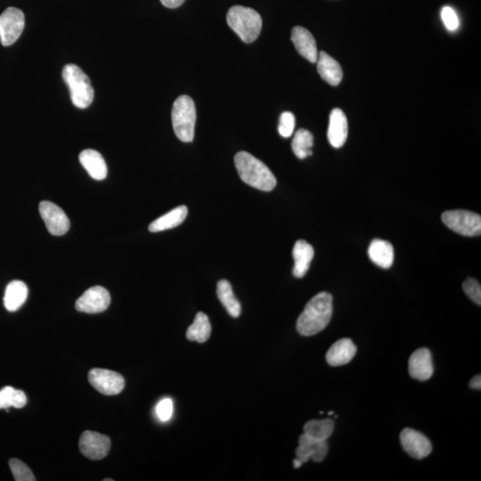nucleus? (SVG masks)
<instances>
[{
	"label": "nucleus",
	"mask_w": 481,
	"mask_h": 481,
	"mask_svg": "<svg viewBox=\"0 0 481 481\" xmlns=\"http://www.w3.org/2000/svg\"><path fill=\"white\" fill-rule=\"evenodd\" d=\"M332 296L323 292L311 298L297 321V331L303 336L316 335L323 331L332 317Z\"/></svg>",
	"instance_id": "f257e3e1"
},
{
	"label": "nucleus",
	"mask_w": 481,
	"mask_h": 481,
	"mask_svg": "<svg viewBox=\"0 0 481 481\" xmlns=\"http://www.w3.org/2000/svg\"><path fill=\"white\" fill-rule=\"evenodd\" d=\"M235 164L242 180L257 189L272 191L276 185V178L269 167L262 160L247 152H240L235 157Z\"/></svg>",
	"instance_id": "f03ea898"
},
{
	"label": "nucleus",
	"mask_w": 481,
	"mask_h": 481,
	"mask_svg": "<svg viewBox=\"0 0 481 481\" xmlns=\"http://www.w3.org/2000/svg\"><path fill=\"white\" fill-rule=\"evenodd\" d=\"M226 21L245 43L255 42L262 29V18L254 9L235 6L229 9Z\"/></svg>",
	"instance_id": "7ed1b4c3"
},
{
	"label": "nucleus",
	"mask_w": 481,
	"mask_h": 481,
	"mask_svg": "<svg viewBox=\"0 0 481 481\" xmlns=\"http://www.w3.org/2000/svg\"><path fill=\"white\" fill-rule=\"evenodd\" d=\"M62 78L70 90L72 103L86 109L92 103L95 92L87 75L78 65L70 64L62 69Z\"/></svg>",
	"instance_id": "20e7f679"
},
{
	"label": "nucleus",
	"mask_w": 481,
	"mask_h": 481,
	"mask_svg": "<svg viewBox=\"0 0 481 481\" xmlns=\"http://www.w3.org/2000/svg\"><path fill=\"white\" fill-rule=\"evenodd\" d=\"M173 128L178 140L185 143L192 142L194 137L196 122V109L194 100L188 96H180L172 107Z\"/></svg>",
	"instance_id": "39448f33"
},
{
	"label": "nucleus",
	"mask_w": 481,
	"mask_h": 481,
	"mask_svg": "<svg viewBox=\"0 0 481 481\" xmlns=\"http://www.w3.org/2000/svg\"><path fill=\"white\" fill-rule=\"evenodd\" d=\"M442 221L457 234L465 237H477L481 233V217L469 210H448L442 214Z\"/></svg>",
	"instance_id": "423d86ee"
},
{
	"label": "nucleus",
	"mask_w": 481,
	"mask_h": 481,
	"mask_svg": "<svg viewBox=\"0 0 481 481\" xmlns=\"http://www.w3.org/2000/svg\"><path fill=\"white\" fill-rule=\"evenodd\" d=\"M25 26L23 11L17 8H6L0 15V42L3 46H11L20 37Z\"/></svg>",
	"instance_id": "0eeeda50"
},
{
	"label": "nucleus",
	"mask_w": 481,
	"mask_h": 481,
	"mask_svg": "<svg viewBox=\"0 0 481 481\" xmlns=\"http://www.w3.org/2000/svg\"><path fill=\"white\" fill-rule=\"evenodd\" d=\"M89 382L97 391L106 396L117 395L125 387V380L121 374L107 369L90 371Z\"/></svg>",
	"instance_id": "6e6552de"
},
{
	"label": "nucleus",
	"mask_w": 481,
	"mask_h": 481,
	"mask_svg": "<svg viewBox=\"0 0 481 481\" xmlns=\"http://www.w3.org/2000/svg\"><path fill=\"white\" fill-rule=\"evenodd\" d=\"M78 448L85 457L90 460H101L109 454L111 440L103 434L87 430L81 434Z\"/></svg>",
	"instance_id": "1a4fd4ad"
},
{
	"label": "nucleus",
	"mask_w": 481,
	"mask_h": 481,
	"mask_svg": "<svg viewBox=\"0 0 481 481\" xmlns=\"http://www.w3.org/2000/svg\"><path fill=\"white\" fill-rule=\"evenodd\" d=\"M40 213L50 234L56 237L64 235L70 229V220L64 210L48 201L40 203Z\"/></svg>",
	"instance_id": "9d476101"
},
{
	"label": "nucleus",
	"mask_w": 481,
	"mask_h": 481,
	"mask_svg": "<svg viewBox=\"0 0 481 481\" xmlns=\"http://www.w3.org/2000/svg\"><path fill=\"white\" fill-rule=\"evenodd\" d=\"M110 303L111 296L109 292L102 286H94L78 298L75 307L78 312L97 314L108 309Z\"/></svg>",
	"instance_id": "9b49d317"
},
{
	"label": "nucleus",
	"mask_w": 481,
	"mask_h": 481,
	"mask_svg": "<svg viewBox=\"0 0 481 481\" xmlns=\"http://www.w3.org/2000/svg\"><path fill=\"white\" fill-rule=\"evenodd\" d=\"M400 441L404 450L414 458H425L432 451L430 440L423 433L410 428H405L402 430Z\"/></svg>",
	"instance_id": "f8f14e48"
},
{
	"label": "nucleus",
	"mask_w": 481,
	"mask_h": 481,
	"mask_svg": "<svg viewBox=\"0 0 481 481\" xmlns=\"http://www.w3.org/2000/svg\"><path fill=\"white\" fill-rule=\"evenodd\" d=\"M328 453L327 440H319L311 438L307 434H303L298 439V446L296 449V458L301 464L307 463L310 459L313 461L322 462Z\"/></svg>",
	"instance_id": "ddd939ff"
},
{
	"label": "nucleus",
	"mask_w": 481,
	"mask_h": 481,
	"mask_svg": "<svg viewBox=\"0 0 481 481\" xmlns=\"http://www.w3.org/2000/svg\"><path fill=\"white\" fill-rule=\"evenodd\" d=\"M292 42L298 53L307 61L315 64L319 58V51L315 37L303 27L296 26L292 31Z\"/></svg>",
	"instance_id": "4468645a"
},
{
	"label": "nucleus",
	"mask_w": 481,
	"mask_h": 481,
	"mask_svg": "<svg viewBox=\"0 0 481 481\" xmlns=\"http://www.w3.org/2000/svg\"><path fill=\"white\" fill-rule=\"evenodd\" d=\"M433 372L432 356L428 348H419L412 354L410 360V373L412 378L423 382L429 380Z\"/></svg>",
	"instance_id": "2eb2a0df"
},
{
	"label": "nucleus",
	"mask_w": 481,
	"mask_h": 481,
	"mask_svg": "<svg viewBox=\"0 0 481 481\" xmlns=\"http://www.w3.org/2000/svg\"><path fill=\"white\" fill-rule=\"evenodd\" d=\"M348 121L345 113L341 109H333L329 119L327 137L329 143L335 149L344 146L348 137Z\"/></svg>",
	"instance_id": "dca6fc26"
},
{
	"label": "nucleus",
	"mask_w": 481,
	"mask_h": 481,
	"mask_svg": "<svg viewBox=\"0 0 481 481\" xmlns=\"http://www.w3.org/2000/svg\"><path fill=\"white\" fill-rule=\"evenodd\" d=\"M357 353L356 345L351 339L336 341L326 353L327 363L332 366H341L350 363Z\"/></svg>",
	"instance_id": "f3484780"
},
{
	"label": "nucleus",
	"mask_w": 481,
	"mask_h": 481,
	"mask_svg": "<svg viewBox=\"0 0 481 481\" xmlns=\"http://www.w3.org/2000/svg\"><path fill=\"white\" fill-rule=\"evenodd\" d=\"M317 71L326 83L337 86L344 78V71L339 62L326 52L319 53Z\"/></svg>",
	"instance_id": "a211bd4d"
},
{
	"label": "nucleus",
	"mask_w": 481,
	"mask_h": 481,
	"mask_svg": "<svg viewBox=\"0 0 481 481\" xmlns=\"http://www.w3.org/2000/svg\"><path fill=\"white\" fill-rule=\"evenodd\" d=\"M314 248L312 245L304 240L296 242L292 251L294 259V275L295 278H303L309 271L311 262L314 259Z\"/></svg>",
	"instance_id": "6ab92c4d"
},
{
	"label": "nucleus",
	"mask_w": 481,
	"mask_h": 481,
	"mask_svg": "<svg viewBox=\"0 0 481 481\" xmlns=\"http://www.w3.org/2000/svg\"><path fill=\"white\" fill-rule=\"evenodd\" d=\"M80 162L91 178L96 180H103L107 176V166L105 159L96 150L86 149L80 155Z\"/></svg>",
	"instance_id": "aec40b11"
},
{
	"label": "nucleus",
	"mask_w": 481,
	"mask_h": 481,
	"mask_svg": "<svg viewBox=\"0 0 481 481\" xmlns=\"http://www.w3.org/2000/svg\"><path fill=\"white\" fill-rule=\"evenodd\" d=\"M370 260L382 269H388L394 262V249L388 241L374 239L369 249Z\"/></svg>",
	"instance_id": "412c9836"
},
{
	"label": "nucleus",
	"mask_w": 481,
	"mask_h": 481,
	"mask_svg": "<svg viewBox=\"0 0 481 481\" xmlns=\"http://www.w3.org/2000/svg\"><path fill=\"white\" fill-rule=\"evenodd\" d=\"M188 214L187 207L181 205L173 209L171 212L166 213L165 215L160 217L159 219L151 223L149 231L152 233L162 232L177 228L182 224L187 219Z\"/></svg>",
	"instance_id": "4be33fe9"
},
{
	"label": "nucleus",
	"mask_w": 481,
	"mask_h": 481,
	"mask_svg": "<svg viewBox=\"0 0 481 481\" xmlns=\"http://www.w3.org/2000/svg\"><path fill=\"white\" fill-rule=\"evenodd\" d=\"M27 285L22 281H12L6 289L4 305L10 312L17 311L27 300Z\"/></svg>",
	"instance_id": "5701e85b"
},
{
	"label": "nucleus",
	"mask_w": 481,
	"mask_h": 481,
	"mask_svg": "<svg viewBox=\"0 0 481 481\" xmlns=\"http://www.w3.org/2000/svg\"><path fill=\"white\" fill-rule=\"evenodd\" d=\"M217 294L220 303L225 307L229 315L233 317H238L241 315V304L235 296L230 282L226 280H220L217 287Z\"/></svg>",
	"instance_id": "b1692460"
},
{
	"label": "nucleus",
	"mask_w": 481,
	"mask_h": 481,
	"mask_svg": "<svg viewBox=\"0 0 481 481\" xmlns=\"http://www.w3.org/2000/svg\"><path fill=\"white\" fill-rule=\"evenodd\" d=\"M212 333V325H210L208 316L203 312L197 313L193 325L188 327L187 338L191 341H197L203 344L208 341Z\"/></svg>",
	"instance_id": "393cba45"
},
{
	"label": "nucleus",
	"mask_w": 481,
	"mask_h": 481,
	"mask_svg": "<svg viewBox=\"0 0 481 481\" xmlns=\"http://www.w3.org/2000/svg\"><path fill=\"white\" fill-rule=\"evenodd\" d=\"M314 137L311 132L304 128H301L296 132L292 140V149L294 155L298 159H306L307 156L312 155Z\"/></svg>",
	"instance_id": "a878e982"
},
{
	"label": "nucleus",
	"mask_w": 481,
	"mask_h": 481,
	"mask_svg": "<svg viewBox=\"0 0 481 481\" xmlns=\"http://www.w3.org/2000/svg\"><path fill=\"white\" fill-rule=\"evenodd\" d=\"M335 430L332 420H312L304 425V433L311 438L319 440H327L331 437Z\"/></svg>",
	"instance_id": "bb28decb"
},
{
	"label": "nucleus",
	"mask_w": 481,
	"mask_h": 481,
	"mask_svg": "<svg viewBox=\"0 0 481 481\" xmlns=\"http://www.w3.org/2000/svg\"><path fill=\"white\" fill-rule=\"evenodd\" d=\"M26 403L27 398L24 391L9 386L0 391V410H8L10 407L23 408Z\"/></svg>",
	"instance_id": "cd10ccee"
},
{
	"label": "nucleus",
	"mask_w": 481,
	"mask_h": 481,
	"mask_svg": "<svg viewBox=\"0 0 481 481\" xmlns=\"http://www.w3.org/2000/svg\"><path fill=\"white\" fill-rule=\"evenodd\" d=\"M9 466L12 471V475L17 481H35L33 471L23 462L18 459H11L9 461Z\"/></svg>",
	"instance_id": "c85d7f7f"
},
{
	"label": "nucleus",
	"mask_w": 481,
	"mask_h": 481,
	"mask_svg": "<svg viewBox=\"0 0 481 481\" xmlns=\"http://www.w3.org/2000/svg\"><path fill=\"white\" fill-rule=\"evenodd\" d=\"M295 127V117L294 113L290 112H282L280 116L278 132L282 137H290L294 133Z\"/></svg>",
	"instance_id": "c756f323"
},
{
	"label": "nucleus",
	"mask_w": 481,
	"mask_h": 481,
	"mask_svg": "<svg viewBox=\"0 0 481 481\" xmlns=\"http://www.w3.org/2000/svg\"><path fill=\"white\" fill-rule=\"evenodd\" d=\"M463 288L468 297L478 305L481 304V286L474 278H468L463 284Z\"/></svg>",
	"instance_id": "7c9ffc66"
},
{
	"label": "nucleus",
	"mask_w": 481,
	"mask_h": 481,
	"mask_svg": "<svg viewBox=\"0 0 481 481\" xmlns=\"http://www.w3.org/2000/svg\"><path fill=\"white\" fill-rule=\"evenodd\" d=\"M441 18L444 23L446 29L454 31L459 26V19L457 12H455L449 6H445L441 11Z\"/></svg>",
	"instance_id": "2f4dec72"
},
{
	"label": "nucleus",
	"mask_w": 481,
	"mask_h": 481,
	"mask_svg": "<svg viewBox=\"0 0 481 481\" xmlns=\"http://www.w3.org/2000/svg\"><path fill=\"white\" fill-rule=\"evenodd\" d=\"M173 414V402L171 398L160 400L156 407V414L162 422L171 419Z\"/></svg>",
	"instance_id": "473e14b6"
},
{
	"label": "nucleus",
	"mask_w": 481,
	"mask_h": 481,
	"mask_svg": "<svg viewBox=\"0 0 481 481\" xmlns=\"http://www.w3.org/2000/svg\"><path fill=\"white\" fill-rule=\"evenodd\" d=\"M160 1L166 8H177L183 4L185 0H160Z\"/></svg>",
	"instance_id": "72a5a7b5"
},
{
	"label": "nucleus",
	"mask_w": 481,
	"mask_h": 481,
	"mask_svg": "<svg viewBox=\"0 0 481 481\" xmlns=\"http://www.w3.org/2000/svg\"><path fill=\"white\" fill-rule=\"evenodd\" d=\"M470 388L479 389L480 391L481 389V376L480 374L479 375L474 376L473 378L471 380Z\"/></svg>",
	"instance_id": "f704fd0d"
},
{
	"label": "nucleus",
	"mask_w": 481,
	"mask_h": 481,
	"mask_svg": "<svg viewBox=\"0 0 481 481\" xmlns=\"http://www.w3.org/2000/svg\"><path fill=\"white\" fill-rule=\"evenodd\" d=\"M301 465H303V464H301V462L298 461L297 458H295L294 460V468H296V469H297V468H300L301 466Z\"/></svg>",
	"instance_id": "c9c22d12"
}]
</instances>
